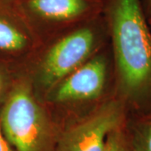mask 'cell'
<instances>
[{"label": "cell", "instance_id": "cell-1", "mask_svg": "<svg viewBox=\"0 0 151 151\" xmlns=\"http://www.w3.org/2000/svg\"><path fill=\"white\" fill-rule=\"evenodd\" d=\"M119 92L137 108L151 103V31L140 0H106Z\"/></svg>", "mask_w": 151, "mask_h": 151}, {"label": "cell", "instance_id": "cell-2", "mask_svg": "<svg viewBox=\"0 0 151 151\" xmlns=\"http://www.w3.org/2000/svg\"><path fill=\"white\" fill-rule=\"evenodd\" d=\"M0 126L15 151H55L54 131L26 81L17 82L0 108Z\"/></svg>", "mask_w": 151, "mask_h": 151}, {"label": "cell", "instance_id": "cell-3", "mask_svg": "<svg viewBox=\"0 0 151 151\" xmlns=\"http://www.w3.org/2000/svg\"><path fill=\"white\" fill-rule=\"evenodd\" d=\"M124 104L110 100L60 136L55 151H103L108 135L124 124Z\"/></svg>", "mask_w": 151, "mask_h": 151}, {"label": "cell", "instance_id": "cell-4", "mask_svg": "<svg viewBox=\"0 0 151 151\" xmlns=\"http://www.w3.org/2000/svg\"><path fill=\"white\" fill-rule=\"evenodd\" d=\"M97 35L90 27H81L59 40L44 56L39 68V81L50 91L80 67L93 54Z\"/></svg>", "mask_w": 151, "mask_h": 151}, {"label": "cell", "instance_id": "cell-5", "mask_svg": "<svg viewBox=\"0 0 151 151\" xmlns=\"http://www.w3.org/2000/svg\"><path fill=\"white\" fill-rule=\"evenodd\" d=\"M107 79V61L102 55L86 60L50 90L54 103H74L97 99Z\"/></svg>", "mask_w": 151, "mask_h": 151}, {"label": "cell", "instance_id": "cell-6", "mask_svg": "<svg viewBox=\"0 0 151 151\" xmlns=\"http://www.w3.org/2000/svg\"><path fill=\"white\" fill-rule=\"evenodd\" d=\"M18 9L38 20L49 23L78 21L97 13L102 0H19Z\"/></svg>", "mask_w": 151, "mask_h": 151}, {"label": "cell", "instance_id": "cell-7", "mask_svg": "<svg viewBox=\"0 0 151 151\" xmlns=\"http://www.w3.org/2000/svg\"><path fill=\"white\" fill-rule=\"evenodd\" d=\"M9 0H0V52L15 53L26 47L27 37L6 11Z\"/></svg>", "mask_w": 151, "mask_h": 151}, {"label": "cell", "instance_id": "cell-8", "mask_svg": "<svg viewBox=\"0 0 151 151\" xmlns=\"http://www.w3.org/2000/svg\"><path fill=\"white\" fill-rule=\"evenodd\" d=\"M129 144L131 151H151V118L135 127Z\"/></svg>", "mask_w": 151, "mask_h": 151}, {"label": "cell", "instance_id": "cell-9", "mask_svg": "<svg viewBox=\"0 0 151 151\" xmlns=\"http://www.w3.org/2000/svg\"><path fill=\"white\" fill-rule=\"evenodd\" d=\"M103 151H131L129 139L124 132V126L108 135Z\"/></svg>", "mask_w": 151, "mask_h": 151}, {"label": "cell", "instance_id": "cell-10", "mask_svg": "<svg viewBox=\"0 0 151 151\" xmlns=\"http://www.w3.org/2000/svg\"><path fill=\"white\" fill-rule=\"evenodd\" d=\"M6 91H8V79L4 72L0 70V108L8 94Z\"/></svg>", "mask_w": 151, "mask_h": 151}, {"label": "cell", "instance_id": "cell-11", "mask_svg": "<svg viewBox=\"0 0 151 151\" xmlns=\"http://www.w3.org/2000/svg\"><path fill=\"white\" fill-rule=\"evenodd\" d=\"M0 151H14L12 146L6 139L5 136L1 129V126H0Z\"/></svg>", "mask_w": 151, "mask_h": 151}, {"label": "cell", "instance_id": "cell-12", "mask_svg": "<svg viewBox=\"0 0 151 151\" xmlns=\"http://www.w3.org/2000/svg\"><path fill=\"white\" fill-rule=\"evenodd\" d=\"M141 5L147 18H151V0H140Z\"/></svg>", "mask_w": 151, "mask_h": 151}, {"label": "cell", "instance_id": "cell-13", "mask_svg": "<svg viewBox=\"0 0 151 151\" xmlns=\"http://www.w3.org/2000/svg\"><path fill=\"white\" fill-rule=\"evenodd\" d=\"M148 23H149V25H150L151 26V18L149 19V20H148Z\"/></svg>", "mask_w": 151, "mask_h": 151}]
</instances>
